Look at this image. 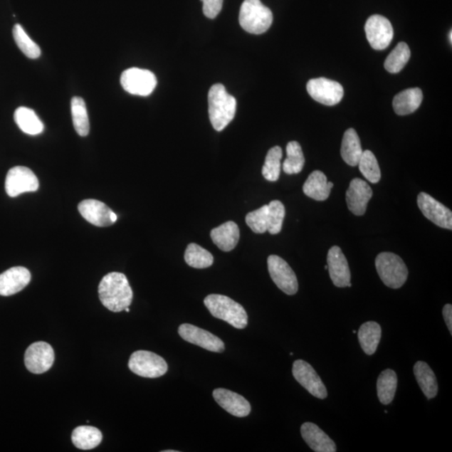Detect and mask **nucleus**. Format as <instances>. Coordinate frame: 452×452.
<instances>
[{"label": "nucleus", "mask_w": 452, "mask_h": 452, "mask_svg": "<svg viewBox=\"0 0 452 452\" xmlns=\"http://www.w3.org/2000/svg\"><path fill=\"white\" fill-rule=\"evenodd\" d=\"M325 270H327V269H328V266H327H327H325Z\"/></svg>", "instance_id": "45"}, {"label": "nucleus", "mask_w": 452, "mask_h": 452, "mask_svg": "<svg viewBox=\"0 0 452 452\" xmlns=\"http://www.w3.org/2000/svg\"><path fill=\"white\" fill-rule=\"evenodd\" d=\"M179 334L184 340L201 347L204 349L215 352V353H222L225 350V345L220 337L201 327L184 323L179 327Z\"/></svg>", "instance_id": "15"}, {"label": "nucleus", "mask_w": 452, "mask_h": 452, "mask_svg": "<svg viewBox=\"0 0 452 452\" xmlns=\"http://www.w3.org/2000/svg\"><path fill=\"white\" fill-rule=\"evenodd\" d=\"M283 159V149L279 146L271 147L266 154L263 168V177L270 182H275L280 177V160Z\"/></svg>", "instance_id": "36"}, {"label": "nucleus", "mask_w": 452, "mask_h": 452, "mask_svg": "<svg viewBox=\"0 0 452 452\" xmlns=\"http://www.w3.org/2000/svg\"><path fill=\"white\" fill-rule=\"evenodd\" d=\"M128 367L132 373L144 378H159L168 371V364L161 356L153 352L140 350L133 353Z\"/></svg>", "instance_id": "6"}, {"label": "nucleus", "mask_w": 452, "mask_h": 452, "mask_svg": "<svg viewBox=\"0 0 452 452\" xmlns=\"http://www.w3.org/2000/svg\"><path fill=\"white\" fill-rule=\"evenodd\" d=\"M30 270L23 266H16L0 274V295L12 296L22 291L31 283Z\"/></svg>", "instance_id": "19"}, {"label": "nucleus", "mask_w": 452, "mask_h": 452, "mask_svg": "<svg viewBox=\"0 0 452 452\" xmlns=\"http://www.w3.org/2000/svg\"><path fill=\"white\" fill-rule=\"evenodd\" d=\"M307 90L312 99L326 106H335L344 97V88L342 85L325 78L309 80Z\"/></svg>", "instance_id": "10"}, {"label": "nucleus", "mask_w": 452, "mask_h": 452, "mask_svg": "<svg viewBox=\"0 0 452 452\" xmlns=\"http://www.w3.org/2000/svg\"><path fill=\"white\" fill-rule=\"evenodd\" d=\"M364 30L367 40L373 49L383 51L387 48L394 37L391 23L382 16L374 14L366 21Z\"/></svg>", "instance_id": "9"}, {"label": "nucleus", "mask_w": 452, "mask_h": 452, "mask_svg": "<svg viewBox=\"0 0 452 452\" xmlns=\"http://www.w3.org/2000/svg\"><path fill=\"white\" fill-rule=\"evenodd\" d=\"M125 311H126L127 312H130V307L126 308H125Z\"/></svg>", "instance_id": "43"}, {"label": "nucleus", "mask_w": 452, "mask_h": 452, "mask_svg": "<svg viewBox=\"0 0 452 452\" xmlns=\"http://www.w3.org/2000/svg\"><path fill=\"white\" fill-rule=\"evenodd\" d=\"M360 172L369 182L377 184L382 178V172L377 159L369 150L363 152L358 164Z\"/></svg>", "instance_id": "37"}, {"label": "nucleus", "mask_w": 452, "mask_h": 452, "mask_svg": "<svg viewBox=\"0 0 452 452\" xmlns=\"http://www.w3.org/2000/svg\"><path fill=\"white\" fill-rule=\"evenodd\" d=\"M203 3L204 16L215 19L221 13L224 0H201Z\"/></svg>", "instance_id": "40"}, {"label": "nucleus", "mask_w": 452, "mask_h": 452, "mask_svg": "<svg viewBox=\"0 0 452 452\" xmlns=\"http://www.w3.org/2000/svg\"><path fill=\"white\" fill-rule=\"evenodd\" d=\"M356 332H357L356 330L353 331V334H356Z\"/></svg>", "instance_id": "46"}, {"label": "nucleus", "mask_w": 452, "mask_h": 452, "mask_svg": "<svg viewBox=\"0 0 452 452\" xmlns=\"http://www.w3.org/2000/svg\"><path fill=\"white\" fill-rule=\"evenodd\" d=\"M417 204L428 220L443 229L452 230V213L444 204L425 192L419 194Z\"/></svg>", "instance_id": "14"}, {"label": "nucleus", "mask_w": 452, "mask_h": 452, "mask_svg": "<svg viewBox=\"0 0 452 452\" xmlns=\"http://www.w3.org/2000/svg\"><path fill=\"white\" fill-rule=\"evenodd\" d=\"M209 116L211 125L218 132L229 125L236 112V100L227 93L222 84L212 85L208 95Z\"/></svg>", "instance_id": "2"}, {"label": "nucleus", "mask_w": 452, "mask_h": 452, "mask_svg": "<svg viewBox=\"0 0 452 452\" xmlns=\"http://www.w3.org/2000/svg\"><path fill=\"white\" fill-rule=\"evenodd\" d=\"M246 222L256 234H263L268 231V206L266 204L256 211L250 212L246 217Z\"/></svg>", "instance_id": "39"}, {"label": "nucleus", "mask_w": 452, "mask_h": 452, "mask_svg": "<svg viewBox=\"0 0 452 452\" xmlns=\"http://www.w3.org/2000/svg\"><path fill=\"white\" fill-rule=\"evenodd\" d=\"M293 374L295 379L314 397L325 399L327 396L325 384L308 362L298 359L294 362Z\"/></svg>", "instance_id": "12"}, {"label": "nucleus", "mask_w": 452, "mask_h": 452, "mask_svg": "<svg viewBox=\"0 0 452 452\" xmlns=\"http://www.w3.org/2000/svg\"><path fill=\"white\" fill-rule=\"evenodd\" d=\"M327 266L332 283L337 288L352 287L350 269L345 256L339 246H335L327 252Z\"/></svg>", "instance_id": "17"}, {"label": "nucleus", "mask_w": 452, "mask_h": 452, "mask_svg": "<svg viewBox=\"0 0 452 452\" xmlns=\"http://www.w3.org/2000/svg\"><path fill=\"white\" fill-rule=\"evenodd\" d=\"M120 80L126 92L141 97H147L153 93L158 83L152 71L137 68L123 71Z\"/></svg>", "instance_id": "7"}, {"label": "nucleus", "mask_w": 452, "mask_h": 452, "mask_svg": "<svg viewBox=\"0 0 452 452\" xmlns=\"http://www.w3.org/2000/svg\"><path fill=\"white\" fill-rule=\"evenodd\" d=\"M213 397L219 406L224 410L236 417L249 416L251 411V404L239 394L226 389H216L213 391Z\"/></svg>", "instance_id": "20"}, {"label": "nucleus", "mask_w": 452, "mask_h": 452, "mask_svg": "<svg viewBox=\"0 0 452 452\" xmlns=\"http://www.w3.org/2000/svg\"><path fill=\"white\" fill-rule=\"evenodd\" d=\"M39 189V180L33 171L23 166L9 170L6 190L9 196L16 197L23 193L35 192Z\"/></svg>", "instance_id": "11"}, {"label": "nucleus", "mask_w": 452, "mask_h": 452, "mask_svg": "<svg viewBox=\"0 0 452 452\" xmlns=\"http://www.w3.org/2000/svg\"><path fill=\"white\" fill-rule=\"evenodd\" d=\"M301 434L310 448L316 452H336L335 442L325 431L311 422L301 426Z\"/></svg>", "instance_id": "21"}, {"label": "nucleus", "mask_w": 452, "mask_h": 452, "mask_svg": "<svg viewBox=\"0 0 452 452\" xmlns=\"http://www.w3.org/2000/svg\"><path fill=\"white\" fill-rule=\"evenodd\" d=\"M397 374L388 369L379 374L377 380V394L380 403L389 404L393 401L397 389Z\"/></svg>", "instance_id": "30"}, {"label": "nucleus", "mask_w": 452, "mask_h": 452, "mask_svg": "<svg viewBox=\"0 0 452 452\" xmlns=\"http://www.w3.org/2000/svg\"><path fill=\"white\" fill-rule=\"evenodd\" d=\"M358 133L354 128H349L345 132L341 145V156L347 164L355 167L358 166L362 154H363Z\"/></svg>", "instance_id": "25"}, {"label": "nucleus", "mask_w": 452, "mask_h": 452, "mask_svg": "<svg viewBox=\"0 0 452 452\" xmlns=\"http://www.w3.org/2000/svg\"><path fill=\"white\" fill-rule=\"evenodd\" d=\"M273 21V14L261 0H245L239 14L240 25L251 34L261 35L268 31Z\"/></svg>", "instance_id": "4"}, {"label": "nucleus", "mask_w": 452, "mask_h": 452, "mask_svg": "<svg viewBox=\"0 0 452 452\" xmlns=\"http://www.w3.org/2000/svg\"><path fill=\"white\" fill-rule=\"evenodd\" d=\"M13 36L19 48L28 58H39L41 54L39 46L31 39V37L27 35L26 31L19 23L14 26Z\"/></svg>", "instance_id": "35"}, {"label": "nucleus", "mask_w": 452, "mask_h": 452, "mask_svg": "<svg viewBox=\"0 0 452 452\" xmlns=\"http://www.w3.org/2000/svg\"><path fill=\"white\" fill-rule=\"evenodd\" d=\"M54 360V350L46 342H34L28 347L25 354L27 369L36 374L47 372L53 365Z\"/></svg>", "instance_id": "13"}, {"label": "nucleus", "mask_w": 452, "mask_h": 452, "mask_svg": "<svg viewBox=\"0 0 452 452\" xmlns=\"http://www.w3.org/2000/svg\"><path fill=\"white\" fill-rule=\"evenodd\" d=\"M71 116L75 131L80 136L88 135L90 122L87 106L83 98L75 97L71 100Z\"/></svg>", "instance_id": "31"}, {"label": "nucleus", "mask_w": 452, "mask_h": 452, "mask_svg": "<svg viewBox=\"0 0 452 452\" xmlns=\"http://www.w3.org/2000/svg\"><path fill=\"white\" fill-rule=\"evenodd\" d=\"M382 330L378 322L369 321L362 325L358 337L362 349L367 355H373L382 340Z\"/></svg>", "instance_id": "26"}, {"label": "nucleus", "mask_w": 452, "mask_h": 452, "mask_svg": "<svg viewBox=\"0 0 452 452\" xmlns=\"http://www.w3.org/2000/svg\"><path fill=\"white\" fill-rule=\"evenodd\" d=\"M178 451H173V450H170V451H164V452H177Z\"/></svg>", "instance_id": "44"}, {"label": "nucleus", "mask_w": 452, "mask_h": 452, "mask_svg": "<svg viewBox=\"0 0 452 452\" xmlns=\"http://www.w3.org/2000/svg\"><path fill=\"white\" fill-rule=\"evenodd\" d=\"M288 158L285 159L283 169L285 174H295L302 172L305 164V158L301 145L296 141L288 142L287 146Z\"/></svg>", "instance_id": "33"}, {"label": "nucleus", "mask_w": 452, "mask_h": 452, "mask_svg": "<svg viewBox=\"0 0 452 452\" xmlns=\"http://www.w3.org/2000/svg\"><path fill=\"white\" fill-rule=\"evenodd\" d=\"M211 239L219 249L231 251L236 248L240 240L239 227L235 222L228 221L211 232Z\"/></svg>", "instance_id": "22"}, {"label": "nucleus", "mask_w": 452, "mask_h": 452, "mask_svg": "<svg viewBox=\"0 0 452 452\" xmlns=\"http://www.w3.org/2000/svg\"><path fill=\"white\" fill-rule=\"evenodd\" d=\"M414 374L419 385L428 399L435 398L438 393L436 374L426 362L418 361L414 366Z\"/></svg>", "instance_id": "27"}, {"label": "nucleus", "mask_w": 452, "mask_h": 452, "mask_svg": "<svg viewBox=\"0 0 452 452\" xmlns=\"http://www.w3.org/2000/svg\"><path fill=\"white\" fill-rule=\"evenodd\" d=\"M411 58V50L406 43L399 42L384 61V68L390 73L402 70Z\"/></svg>", "instance_id": "34"}, {"label": "nucleus", "mask_w": 452, "mask_h": 452, "mask_svg": "<svg viewBox=\"0 0 452 452\" xmlns=\"http://www.w3.org/2000/svg\"><path fill=\"white\" fill-rule=\"evenodd\" d=\"M372 196L373 190L366 181L354 179L346 193V201L349 211L357 216H364Z\"/></svg>", "instance_id": "18"}, {"label": "nucleus", "mask_w": 452, "mask_h": 452, "mask_svg": "<svg viewBox=\"0 0 452 452\" xmlns=\"http://www.w3.org/2000/svg\"><path fill=\"white\" fill-rule=\"evenodd\" d=\"M422 100L423 93L420 88L402 90L394 98V110L399 116L409 115L420 107Z\"/></svg>", "instance_id": "24"}, {"label": "nucleus", "mask_w": 452, "mask_h": 452, "mask_svg": "<svg viewBox=\"0 0 452 452\" xmlns=\"http://www.w3.org/2000/svg\"><path fill=\"white\" fill-rule=\"evenodd\" d=\"M268 270L273 283L288 295H295L298 291V282L291 266L280 256L271 255L268 259Z\"/></svg>", "instance_id": "8"}, {"label": "nucleus", "mask_w": 452, "mask_h": 452, "mask_svg": "<svg viewBox=\"0 0 452 452\" xmlns=\"http://www.w3.org/2000/svg\"><path fill=\"white\" fill-rule=\"evenodd\" d=\"M450 42L452 43V31H450Z\"/></svg>", "instance_id": "42"}, {"label": "nucleus", "mask_w": 452, "mask_h": 452, "mask_svg": "<svg viewBox=\"0 0 452 452\" xmlns=\"http://www.w3.org/2000/svg\"><path fill=\"white\" fill-rule=\"evenodd\" d=\"M442 313H443L446 326L448 327L451 335H452V306L451 304H446Z\"/></svg>", "instance_id": "41"}, {"label": "nucleus", "mask_w": 452, "mask_h": 452, "mask_svg": "<svg viewBox=\"0 0 452 452\" xmlns=\"http://www.w3.org/2000/svg\"><path fill=\"white\" fill-rule=\"evenodd\" d=\"M73 444L80 450H90L96 448L103 440L102 432L93 426H78L71 436Z\"/></svg>", "instance_id": "29"}, {"label": "nucleus", "mask_w": 452, "mask_h": 452, "mask_svg": "<svg viewBox=\"0 0 452 452\" xmlns=\"http://www.w3.org/2000/svg\"><path fill=\"white\" fill-rule=\"evenodd\" d=\"M14 121L21 130L28 135H38L44 130V125L31 108L21 107L14 112Z\"/></svg>", "instance_id": "28"}, {"label": "nucleus", "mask_w": 452, "mask_h": 452, "mask_svg": "<svg viewBox=\"0 0 452 452\" xmlns=\"http://www.w3.org/2000/svg\"><path fill=\"white\" fill-rule=\"evenodd\" d=\"M100 300L105 308L120 312L131 305L133 293L125 274L111 273L105 275L99 284Z\"/></svg>", "instance_id": "1"}, {"label": "nucleus", "mask_w": 452, "mask_h": 452, "mask_svg": "<svg viewBox=\"0 0 452 452\" xmlns=\"http://www.w3.org/2000/svg\"><path fill=\"white\" fill-rule=\"evenodd\" d=\"M184 260L189 266L196 269L208 268L214 263L211 252L194 243L188 246L185 251Z\"/></svg>", "instance_id": "32"}, {"label": "nucleus", "mask_w": 452, "mask_h": 452, "mask_svg": "<svg viewBox=\"0 0 452 452\" xmlns=\"http://www.w3.org/2000/svg\"><path fill=\"white\" fill-rule=\"evenodd\" d=\"M268 206V231L271 235H277L283 229L285 217V207L279 201H271Z\"/></svg>", "instance_id": "38"}, {"label": "nucleus", "mask_w": 452, "mask_h": 452, "mask_svg": "<svg viewBox=\"0 0 452 452\" xmlns=\"http://www.w3.org/2000/svg\"><path fill=\"white\" fill-rule=\"evenodd\" d=\"M334 184L327 182L326 175L322 171L316 170L308 176L303 184V192L312 199L325 201L330 197Z\"/></svg>", "instance_id": "23"}, {"label": "nucleus", "mask_w": 452, "mask_h": 452, "mask_svg": "<svg viewBox=\"0 0 452 452\" xmlns=\"http://www.w3.org/2000/svg\"><path fill=\"white\" fill-rule=\"evenodd\" d=\"M204 303L213 317L229 323L238 330H243L248 325V316L245 308L230 298L211 294L204 299Z\"/></svg>", "instance_id": "3"}, {"label": "nucleus", "mask_w": 452, "mask_h": 452, "mask_svg": "<svg viewBox=\"0 0 452 452\" xmlns=\"http://www.w3.org/2000/svg\"><path fill=\"white\" fill-rule=\"evenodd\" d=\"M375 266L380 279L387 287L399 289L406 283L408 268L399 256L391 252H382L376 258Z\"/></svg>", "instance_id": "5"}, {"label": "nucleus", "mask_w": 452, "mask_h": 452, "mask_svg": "<svg viewBox=\"0 0 452 452\" xmlns=\"http://www.w3.org/2000/svg\"><path fill=\"white\" fill-rule=\"evenodd\" d=\"M78 211L85 221L99 227L110 226L117 220L116 214L107 204L97 199H85L80 202Z\"/></svg>", "instance_id": "16"}]
</instances>
